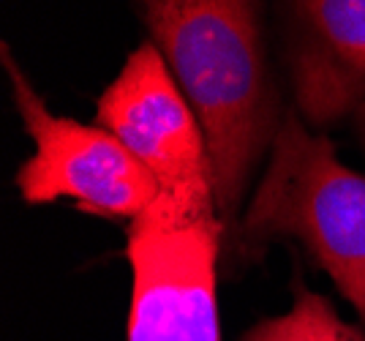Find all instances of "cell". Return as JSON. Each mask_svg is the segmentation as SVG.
Listing matches in <instances>:
<instances>
[{
  "label": "cell",
  "instance_id": "6da1fadb",
  "mask_svg": "<svg viewBox=\"0 0 365 341\" xmlns=\"http://www.w3.org/2000/svg\"><path fill=\"white\" fill-rule=\"evenodd\" d=\"M134 3L202 121L213 158L215 205L229 230L284 121L264 52L262 0Z\"/></svg>",
  "mask_w": 365,
  "mask_h": 341
},
{
  "label": "cell",
  "instance_id": "7a4b0ae2",
  "mask_svg": "<svg viewBox=\"0 0 365 341\" xmlns=\"http://www.w3.org/2000/svg\"><path fill=\"white\" fill-rule=\"evenodd\" d=\"M267 156L257 191L232 227V248L251 260L275 238L297 240L365 322V175L346 167L297 109L284 112Z\"/></svg>",
  "mask_w": 365,
  "mask_h": 341
},
{
  "label": "cell",
  "instance_id": "3957f363",
  "mask_svg": "<svg viewBox=\"0 0 365 341\" xmlns=\"http://www.w3.org/2000/svg\"><path fill=\"white\" fill-rule=\"evenodd\" d=\"M96 123L112 131L153 175L155 210L178 221L221 218L202 121L153 41L125 58L98 98Z\"/></svg>",
  "mask_w": 365,
  "mask_h": 341
},
{
  "label": "cell",
  "instance_id": "277c9868",
  "mask_svg": "<svg viewBox=\"0 0 365 341\" xmlns=\"http://www.w3.org/2000/svg\"><path fill=\"white\" fill-rule=\"evenodd\" d=\"M3 68L14 109L33 140V156L16 170L14 183L28 205L71 200L76 210L134 221L158 197L153 175L112 131L52 115L3 41Z\"/></svg>",
  "mask_w": 365,
  "mask_h": 341
},
{
  "label": "cell",
  "instance_id": "5b68a950",
  "mask_svg": "<svg viewBox=\"0 0 365 341\" xmlns=\"http://www.w3.org/2000/svg\"><path fill=\"white\" fill-rule=\"evenodd\" d=\"M221 218L178 221L148 208L128 221L131 306L125 341H221Z\"/></svg>",
  "mask_w": 365,
  "mask_h": 341
},
{
  "label": "cell",
  "instance_id": "8992f818",
  "mask_svg": "<svg viewBox=\"0 0 365 341\" xmlns=\"http://www.w3.org/2000/svg\"><path fill=\"white\" fill-rule=\"evenodd\" d=\"M287 66L308 126L338 123L365 104V0H284Z\"/></svg>",
  "mask_w": 365,
  "mask_h": 341
},
{
  "label": "cell",
  "instance_id": "52a82bcc",
  "mask_svg": "<svg viewBox=\"0 0 365 341\" xmlns=\"http://www.w3.org/2000/svg\"><path fill=\"white\" fill-rule=\"evenodd\" d=\"M240 341H365L351 325H346L333 303L305 287H294L289 311L267 317L248 327Z\"/></svg>",
  "mask_w": 365,
  "mask_h": 341
},
{
  "label": "cell",
  "instance_id": "ba28073f",
  "mask_svg": "<svg viewBox=\"0 0 365 341\" xmlns=\"http://www.w3.org/2000/svg\"><path fill=\"white\" fill-rule=\"evenodd\" d=\"M354 123H357V128H360V137L365 140V104L354 112Z\"/></svg>",
  "mask_w": 365,
  "mask_h": 341
}]
</instances>
